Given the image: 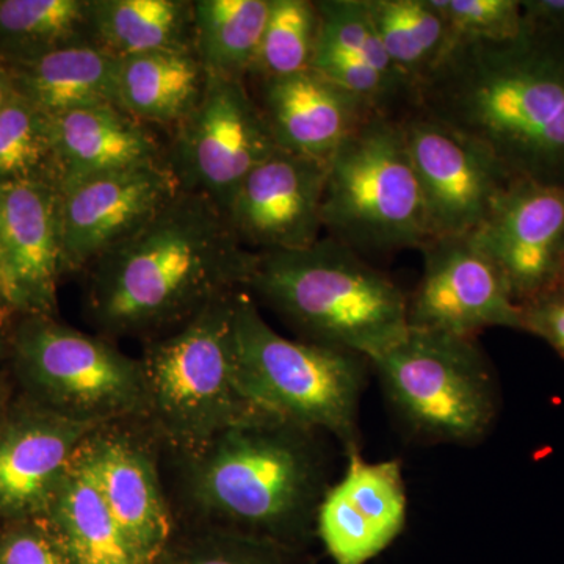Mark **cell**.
<instances>
[{
  "label": "cell",
  "instance_id": "1",
  "mask_svg": "<svg viewBox=\"0 0 564 564\" xmlns=\"http://www.w3.org/2000/svg\"><path fill=\"white\" fill-rule=\"evenodd\" d=\"M406 110L473 141L513 180L564 188V29L524 21L513 40L454 44Z\"/></svg>",
  "mask_w": 564,
  "mask_h": 564
},
{
  "label": "cell",
  "instance_id": "2",
  "mask_svg": "<svg viewBox=\"0 0 564 564\" xmlns=\"http://www.w3.org/2000/svg\"><path fill=\"white\" fill-rule=\"evenodd\" d=\"M256 262L217 204L181 191L85 270V317L107 339L148 343L248 291Z\"/></svg>",
  "mask_w": 564,
  "mask_h": 564
},
{
  "label": "cell",
  "instance_id": "3",
  "mask_svg": "<svg viewBox=\"0 0 564 564\" xmlns=\"http://www.w3.org/2000/svg\"><path fill=\"white\" fill-rule=\"evenodd\" d=\"M162 456L176 485L174 518L293 551L317 536L318 507L333 485L325 434L258 411L192 451Z\"/></svg>",
  "mask_w": 564,
  "mask_h": 564
},
{
  "label": "cell",
  "instance_id": "4",
  "mask_svg": "<svg viewBox=\"0 0 564 564\" xmlns=\"http://www.w3.org/2000/svg\"><path fill=\"white\" fill-rule=\"evenodd\" d=\"M248 292L303 343L356 352L369 361L410 332L403 289L328 236L303 250L258 252Z\"/></svg>",
  "mask_w": 564,
  "mask_h": 564
},
{
  "label": "cell",
  "instance_id": "5",
  "mask_svg": "<svg viewBox=\"0 0 564 564\" xmlns=\"http://www.w3.org/2000/svg\"><path fill=\"white\" fill-rule=\"evenodd\" d=\"M237 293L144 343L139 359L147 411L141 421L162 452L192 451L226 426L265 411L240 386L234 336Z\"/></svg>",
  "mask_w": 564,
  "mask_h": 564
},
{
  "label": "cell",
  "instance_id": "6",
  "mask_svg": "<svg viewBox=\"0 0 564 564\" xmlns=\"http://www.w3.org/2000/svg\"><path fill=\"white\" fill-rule=\"evenodd\" d=\"M234 336L240 386L256 406L334 437L347 456L361 454L359 408L369 359L281 336L248 291L236 295Z\"/></svg>",
  "mask_w": 564,
  "mask_h": 564
},
{
  "label": "cell",
  "instance_id": "7",
  "mask_svg": "<svg viewBox=\"0 0 564 564\" xmlns=\"http://www.w3.org/2000/svg\"><path fill=\"white\" fill-rule=\"evenodd\" d=\"M323 231L359 254L422 250L430 240L417 176L397 115L375 113L326 163Z\"/></svg>",
  "mask_w": 564,
  "mask_h": 564
},
{
  "label": "cell",
  "instance_id": "8",
  "mask_svg": "<svg viewBox=\"0 0 564 564\" xmlns=\"http://www.w3.org/2000/svg\"><path fill=\"white\" fill-rule=\"evenodd\" d=\"M6 358L20 397L68 421L101 426L147 411L140 359L57 315L14 318Z\"/></svg>",
  "mask_w": 564,
  "mask_h": 564
},
{
  "label": "cell",
  "instance_id": "9",
  "mask_svg": "<svg viewBox=\"0 0 564 564\" xmlns=\"http://www.w3.org/2000/svg\"><path fill=\"white\" fill-rule=\"evenodd\" d=\"M406 433L425 444L481 443L499 414V388L477 339L410 329L370 361Z\"/></svg>",
  "mask_w": 564,
  "mask_h": 564
},
{
  "label": "cell",
  "instance_id": "10",
  "mask_svg": "<svg viewBox=\"0 0 564 564\" xmlns=\"http://www.w3.org/2000/svg\"><path fill=\"white\" fill-rule=\"evenodd\" d=\"M173 131L165 158L182 191L206 196L225 215L245 177L280 150L243 79L209 76Z\"/></svg>",
  "mask_w": 564,
  "mask_h": 564
},
{
  "label": "cell",
  "instance_id": "11",
  "mask_svg": "<svg viewBox=\"0 0 564 564\" xmlns=\"http://www.w3.org/2000/svg\"><path fill=\"white\" fill-rule=\"evenodd\" d=\"M399 117L421 187L430 240L473 236L513 177L488 152L441 122L414 110Z\"/></svg>",
  "mask_w": 564,
  "mask_h": 564
},
{
  "label": "cell",
  "instance_id": "12",
  "mask_svg": "<svg viewBox=\"0 0 564 564\" xmlns=\"http://www.w3.org/2000/svg\"><path fill=\"white\" fill-rule=\"evenodd\" d=\"M111 514L148 563L155 564L176 532L162 478L161 445L141 419L93 430L77 452Z\"/></svg>",
  "mask_w": 564,
  "mask_h": 564
},
{
  "label": "cell",
  "instance_id": "13",
  "mask_svg": "<svg viewBox=\"0 0 564 564\" xmlns=\"http://www.w3.org/2000/svg\"><path fill=\"white\" fill-rule=\"evenodd\" d=\"M421 251V281L408 295L410 329L469 339L488 328L522 332L507 282L470 236L432 239Z\"/></svg>",
  "mask_w": 564,
  "mask_h": 564
},
{
  "label": "cell",
  "instance_id": "14",
  "mask_svg": "<svg viewBox=\"0 0 564 564\" xmlns=\"http://www.w3.org/2000/svg\"><path fill=\"white\" fill-rule=\"evenodd\" d=\"M181 191L166 158L62 191L58 221L65 274L84 273L140 231Z\"/></svg>",
  "mask_w": 564,
  "mask_h": 564
},
{
  "label": "cell",
  "instance_id": "15",
  "mask_svg": "<svg viewBox=\"0 0 564 564\" xmlns=\"http://www.w3.org/2000/svg\"><path fill=\"white\" fill-rule=\"evenodd\" d=\"M326 163L278 150L242 182L226 218L248 250L295 251L321 240Z\"/></svg>",
  "mask_w": 564,
  "mask_h": 564
},
{
  "label": "cell",
  "instance_id": "16",
  "mask_svg": "<svg viewBox=\"0 0 564 564\" xmlns=\"http://www.w3.org/2000/svg\"><path fill=\"white\" fill-rule=\"evenodd\" d=\"M470 239L502 274L518 306L554 288L564 247V188L511 181Z\"/></svg>",
  "mask_w": 564,
  "mask_h": 564
},
{
  "label": "cell",
  "instance_id": "17",
  "mask_svg": "<svg viewBox=\"0 0 564 564\" xmlns=\"http://www.w3.org/2000/svg\"><path fill=\"white\" fill-rule=\"evenodd\" d=\"M95 425L68 421L18 395L0 414V525L43 518Z\"/></svg>",
  "mask_w": 564,
  "mask_h": 564
},
{
  "label": "cell",
  "instance_id": "18",
  "mask_svg": "<svg viewBox=\"0 0 564 564\" xmlns=\"http://www.w3.org/2000/svg\"><path fill=\"white\" fill-rule=\"evenodd\" d=\"M347 469L318 507L315 534L334 564H367L403 532L408 499L399 459L347 456Z\"/></svg>",
  "mask_w": 564,
  "mask_h": 564
},
{
  "label": "cell",
  "instance_id": "19",
  "mask_svg": "<svg viewBox=\"0 0 564 564\" xmlns=\"http://www.w3.org/2000/svg\"><path fill=\"white\" fill-rule=\"evenodd\" d=\"M259 107L278 148L328 163L340 143L375 110L313 68L259 80Z\"/></svg>",
  "mask_w": 564,
  "mask_h": 564
},
{
  "label": "cell",
  "instance_id": "20",
  "mask_svg": "<svg viewBox=\"0 0 564 564\" xmlns=\"http://www.w3.org/2000/svg\"><path fill=\"white\" fill-rule=\"evenodd\" d=\"M61 192L43 182L0 185V240L29 314L57 315L63 270Z\"/></svg>",
  "mask_w": 564,
  "mask_h": 564
},
{
  "label": "cell",
  "instance_id": "21",
  "mask_svg": "<svg viewBox=\"0 0 564 564\" xmlns=\"http://www.w3.org/2000/svg\"><path fill=\"white\" fill-rule=\"evenodd\" d=\"M51 121L58 192L165 159V147L150 126L117 106L70 110Z\"/></svg>",
  "mask_w": 564,
  "mask_h": 564
},
{
  "label": "cell",
  "instance_id": "22",
  "mask_svg": "<svg viewBox=\"0 0 564 564\" xmlns=\"http://www.w3.org/2000/svg\"><path fill=\"white\" fill-rule=\"evenodd\" d=\"M43 518L74 564H150L111 514L77 454Z\"/></svg>",
  "mask_w": 564,
  "mask_h": 564
},
{
  "label": "cell",
  "instance_id": "23",
  "mask_svg": "<svg viewBox=\"0 0 564 564\" xmlns=\"http://www.w3.org/2000/svg\"><path fill=\"white\" fill-rule=\"evenodd\" d=\"M7 68L14 93L50 117L87 107H118V61L91 43L74 44Z\"/></svg>",
  "mask_w": 564,
  "mask_h": 564
},
{
  "label": "cell",
  "instance_id": "24",
  "mask_svg": "<svg viewBox=\"0 0 564 564\" xmlns=\"http://www.w3.org/2000/svg\"><path fill=\"white\" fill-rule=\"evenodd\" d=\"M207 76L195 47L165 50L118 61V107L143 124H177L202 99Z\"/></svg>",
  "mask_w": 564,
  "mask_h": 564
},
{
  "label": "cell",
  "instance_id": "25",
  "mask_svg": "<svg viewBox=\"0 0 564 564\" xmlns=\"http://www.w3.org/2000/svg\"><path fill=\"white\" fill-rule=\"evenodd\" d=\"M90 43L122 61L193 47V0H90Z\"/></svg>",
  "mask_w": 564,
  "mask_h": 564
},
{
  "label": "cell",
  "instance_id": "26",
  "mask_svg": "<svg viewBox=\"0 0 564 564\" xmlns=\"http://www.w3.org/2000/svg\"><path fill=\"white\" fill-rule=\"evenodd\" d=\"M270 0H193V47L207 76L250 77Z\"/></svg>",
  "mask_w": 564,
  "mask_h": 564
},
{
  "label": "cell",
  "instance_id": "27",
  "mask_svg": "<svg viewBox=\"0 0 564 564\" xmlns=\"http://www.w3.org/2000/svg\"><path fill=\"white\" fill-rule=\"evenodd\" d=\"M90 43V0H0V63L24 65Z\"/></svg>",
  "mask_w": 564,
  "mask_h": 564
},
{
  "label": "cell",
  "instance_id": "28",
  "mask_svg": "<svg viewBox=\"0 0 564 564\" xmlns=\"http://www.w3.org/2000/svg\"><path fill=\"white\" fill-rule=\"evenodd\" d=\"M386 54L413 91L454 46L432 0H366Z\"/></svg>",
  "mask_w": 564,
  "mask_h": 564
},
{
  "label": "cell",
  "instance_id": "29",
  "mask_svg": "<svg viewBox=\"0 0 564 564\" xmlns=\"http://www.w3.org/2000/svg\"><path fill=\"white\" fill-rule=\"evenodd\" d=\"M20 182L57 187V172L50 115L14 93L0 111V185Z\"/></svg>",
  "mask_w": 564,
  "mask_h": 564
},
{
  "label": "cell",
  "instance_id": "30",
  "mask_svg": "<svg viewBox=\"0 0 564 564\" xmlns=\"http://www.w3.org/2000/svg\"><path fill=\"white\" fill-rule=\"evenodd\" d=\"M318 31L321 14L317 3L310 0H270L251 79H280L313 68Z\"/></svg>",
  "mask_w": 564,
  "mask_h": 564
},
{
  "label": "cell",
  "instance_id": "31",
  "mask_svg": "<svg viewBox=\"0 0 564 564\" xmlns=\"http://www.w3.org/2000/svg\"><path fill=\"white\" fill-rule=\"evenodd\" d=\"M315 3L321 14L318 44L350 55L388 79L403 85L411 95V85L393 68L386 54L366 0H321Z\"/></svg>",
  "mask_w": 564,
  "mask_h": 564
},
{
  "label": "cell",
  "instance_id": "32",
  "mask_svg": "<svg viewBox=\"0 0 564 564\" xmlns=\"http://www.w3.org/2000/svg\"><path fill=\"white\" fill-rule=\"evenodd\" d=\"M452 43L513 40L524 29L519 0H432Z\"/></svg>",
  "mask_w": 564,
  "mask_h": 564
},
{
  "label": "cell",
  "instance_id": "33",
  "mask_svg": "<svg viewBox=\"0 0 564 564\" xmlns=\"http://www.w3.org/2000/svg\"><path fill=\"white\" fill-rule=\"evenodd\" d=\"M199 530V540L170 564H293V549L243 536Z\"/></svg>",
  "mask_w": 564,
  "mask_h": 564
},
{
  "label": "cell",
  "instance_id": "34",
  "mask_svg": "<svg viewBox=\"0 0 564 564\" xmlns=\"http://www.w3.org/2000/svg\"><path fill=\"white\" fill-rule=\"evenodd\" d=\"M0 564H74L44 518L0 525Z\"/></svg>",
  "mask_w": 564,
  "mask_h": 564
},
{
  "label": "cell",
  "instance_id": "35",
  "mask_svg": "<svg viewBox=\"0 0 564 564\" xmlns=\"http://www.w3.org/2000/svg\"><path fill=\"white\" fill-rule=\"evenodd\" d=\"M522 332L541 337L564 359V285H554L519 304Z\"/></svg>",
  "mask_w": 564,
  "mask_h": 564
},
{
  "label": "cell",
  "instance_id": "36",
  "mask_svg": "<svg viewBox=\"0 0 564 564\" xmlns=\"http://www.w3.org/2000/svg\"><path fill=\"white\" fill-rule=\"evenodd\" d=\"M0 313L13 321L20 315L29 314L24 299H22L13 273H11L2 240H0Z\"/></svg>",
  "mask_w": 564,
  "mask_h": 564
},
{
  "label": "cell",
  "instance_id": "37",
  "mask_svg": "<svg viewBox=\"0 0 564 564\" xmlns=\"http://www.w3.org/2000/svg\"><path fill=\"white\" fill-rule=\"evenodd\" d=\"M521 10L530 24L564 29V0H525Z\"/></svg>",
  "mask_w": 564,
  "mask_h": 564
},
{
  "label": "cell",
  "instance_id": "38",
  "mask_svg": "<svg viewBox=\"0 0 564 564\" xmlns=\"http://www.w3.org/2000/svg\"><path fill=\"white\" fill-rule=\"evenodd\" d=\"M14 96L13 82H11L10 69L0 63V111Z\"/></svg>",
  "mask_w": 564,
  "mask_h": 564
},
{
  "label": "cell",
  "instance_id": "39",
  "mask_svg": "<svg viewBox=\"0 0 564 564\" xmlns=\"http://www.w3.org/2000/svg\"><path fill=\"white\" fill-rule=\"evenodd\" d=\"M13 322V318L0 313V359L6 358L7 343H9V333Z\"/></svg>",
  "mask_w": 564,
  "mask_h": 564
},
{
  "label": "cell",
  "instance_id": "40",
  "mask_svg": "<svg viewBox=\"0 0 564 564\" xmlns=\"http://www.w3.org/2000/svg\"><path fill=\"white\" fill-rule=\"evenodd\" d=\"M11 402L9 393H7L6 386L2 384V381H0V414L6 411V408L9 406V403Z\"/></svg>",
  "mask_w": 564,
  "mask_h": 564
},
{
  "label": "cell",
  "instance_id": "41",
  "mask_svg": "<svg viewBox=\"0 0 564 564\" xmlns=\"http://www.w3.org/2000/svg\"><path fill=\"white\" fill-rule=\"evenodd\" d=\"M556 284L564 285V247L560 254L558 269H556Z\"/></svg>",
  "mask_w": 564,
  "mask_h": 564
}]
</instances>
